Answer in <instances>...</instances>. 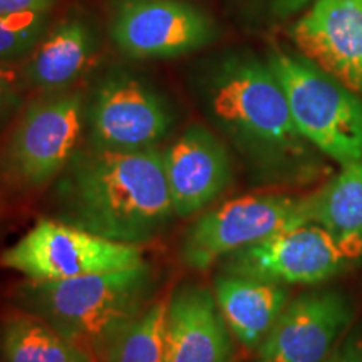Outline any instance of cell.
<instances>
[{"mask_svg":"<svg viewBox=\"0 0 362 362\" xmlns=\"http://www.w3.org/2000/svg\"><path fill=\"white\" fill-rule=\"evenodd\" d=\"M81 93H49L27 104L0 148V183L16 192L52 185L78 151L84 129Z\"/></svg>","mask_w":362,"mask_h":362,"instance_id":"4","label":"cell"},{"mask_svg":"<svg viewBox=\"0 0 362 362\" xmlns=\"http://www.w3.org/2000/svg\"><path fill=\"white\" fill-rule=\"evenodd\" d=\"M325 362H362V329L349 330Z\"/></svg>","mask_w":362,"mask_h":362,"instance_id":"22","label":"cell"},{"mask_svg":"<svg viewBox=\"0 0 362 362\" xmlns=\"http://www.w3.org/2000/svg\"><path fill=\"white\" fill-rule=\"evenodd\" d=\"M291 34L302 57L362 96V0H317Z\"/></svg>","mask_w":362,"mask_h":362,"instance_id":"12","label":"cell"},{"mask_svg":"<svg viewBox=\"0 0 362 362\" xmlns=\"http://www.w3.org/2000/svg\"><path fill=\"white\" fill-rule=\"evenodd\" d=\"M221 262L226 274L280 285L320 284L351 265L336 240L314 221L282 230Z\"/></svg>","mask_w":362,"mask_h":362,"instance_id":"9","label":"cell"},{"mask_svg":"<svg viewBox=\"0 0 362 362\" xmlns=\"http://www.w3.org/2000/svg\"><path fill=\"white\" fill-rule=\"evenodd\" d=\"M56 0H0V16L33 11H49Z\"/></svg>","mask_w":362,"mask_h":362,"instance_id":"23","label":"cell"},{"mask_svg":"<svg viewBox=\"0 0 362 362\" xmlns=\"http://www.w3.org/2000/svg\"><path fill=\"white\" fill-rule=\"evenodd\" d=\"M94 54L93 30L88 22L74 17L45 33L27 57L22 78L44 93H59L89 69Z\"/></svg>","mask_w":362,"mask_h":362,"instance_id":"16","label":"cell"},{"mask_svg":"<svg viewBox=\"0 0 362 362\" xmlns=\"http://www.w3.org/2000/svg\"><path fill=\"white\" fill-rule=\"evenodd\" d=\"M24 78L7 62H0V131L19 116L24 104Z\"/></svg>","mask_w":362,"mask_h":362,"instance_id":"21","label":"cell"},{"mask_svg":"<svg viewBox=\"0 0 362 362\" xmlns=\"http://www.w3.org/2000/svg\"><path fill=\"white\" fill-rule=\"evenodd\" d=\"M176 218H188L218 200L233 181L232 158L218 136L202 124L185 129L163 151Z\"/></svg>","mask_w":362,"mask_h":362,"instance_id":"13","label":"cell"},{"mask_svg":"<svg viewBox=\"0 0 362 362\" xmlns=\"http://www.w3.org/2000/svg\"><path fill=\"white\" fill-rule=\"evenodd\" d=\"M215 300L232 336L245 349L257 351L288 304V288L221 272L215 280Z\"/></svg>","mask_w":362,"mask_h":362,"instance_id":"15","label":"cell"},{"mask_svg":"<svg viewBox=\"0 0 362 362\" xmlns=\"http://www.w3.org/2000/svg\"><path fill=\"white\" fill-rule=\"evenodd\" d=\"M165 98L131 74H112L94 93L88 112L90 148L141 151L156 148L173 128Z\"/></svg>","mask_w":362,"mask_h":362,"instance_id":"8","label":"cell"},{"mask_svg":"<svg viewBox=\"0 0 362 362\" xmlns=\"http://www.w3.org/2000/svg\"><path fill=\"white\" fill-rule=\"evenodd\" d=\"M49 205V218L139 247L176 218L158 148L78 149L52 183Z\"/></svg>","mask_w":362,"mask_h":362,"instance_id":"2","label":"cell"},{"mask_svg":"<svg viewBox=\"0 0 362 362\" xmlns=\"http://www.w3.org/2000/svg\"><path fill=\"white\" fill-rule=\"evenodd\" d=\"M232 337L210 288H176L168 300L165 362H232Z\"/></svg>","mask_w":362,"mask_h":362,"instance_id":"14","label":"cell"},{"mask_svg":"<svg viewBox=\"0 0 362 362\" xmlns=\"http://www.w3.org/2000/svg\"><path fill=\"white\" fill-rule=\"evenodd\" d=\"M309 2L310 0H274V13L279 17H287Z\"/></svg>","mask_w":362,"mask_h":362,"instance_id":"24","label":"cell"},{"mask_svg":"<svg viewBox=\"0 0 362 362\" xmlns=\"http://www.w3.org/2000/svg\"><path fill=\"white\" fill-rule=\"evenodd\" d=\"M310 220L327 230L351 262L362 259V161L349 163L309 194Z\"/></svg>","mask_w":362,"mask_h":362,"instance_id":"17","label":"cell"},{"mask_svg":"<svg viewBox=\"0 0 362 362\" xmlns=\"http://www.w3.org/2000/svg\"><path fill=\"white\" fill-rule=\"evenodd\" d=\"M168 302H153L112 339L106 362H165Z\"/></svg>","mask_w":362,"mask_h":362,"instance_id":"19","label":"cell"},{"mask_svg":"<svg viewBox=\"0 0 362 362\" xmlns=\"http://www.w3.org/2000/svg\"><path fill=\"white\" fill-rule=\"evenodd\" d=\"M310 221L309 197L259 193L233 198L188 226L180 242V260L193 270H208L242 248Z\"/></svg>","mask_w":362,"mask_h":362,"instance_id":"6","label":"cell"},{"mask_svg":"<svg viewBox=\"0 0 362 362\" xmlns=\"http://www.w3.org/2000/svg\"><path fill=\"white\" fill-rule=\"evenodd\" d=\"M111 35L133 59H171L214 42L216 27L205 12L180 0H119Z\"/></svg>","mask_w":362,"mask_h":362,"instance_id":"10","label":"cell"},{"mask_svg":"<svg viewBox=\"0 0 362 362\" xmlns=\"http://www.w3.org/2000/svg\"><path fill=\"white\" fill-rule=\"evenodd\" d=\"M0 362H96L52 325L16 309L0 322Z\"/></svg>","mask_w":362,"mask_h":362,"instance_id":"18","label":"cell"},{"mask_svg":"<svg viewBox=\"0 0 362 362\" xmlns=\"http://www.w3.org/2000/svg\"><path fill=\"white\" fill-rule=\"evenodd\" d=\"M269 66L307 141L341 166L362 161V99L307 59L275 51Z\"/></svg>","mask_w":362,"mask_h":362,"instance_id":"5","label":"cell"},{"mask_svg":"<svg viewBox=\"0 0 362 362\" xmlns=\"http://www.w3.org/2000/svg\"><path fill=\"white\" fill-rule=\"evenodd\" d=\"M155 270L144 264L66 280H24L12 293L16 309L52 325L94 356L149 305Z\"/></svg>","mask_w":362,"mask_h":362,"instance_id":"3","label":"cell"},{"mask_svg":"<svg viewBox=\"0 0 362 362\" xmlns=\"http://www.w3.org/2000/svg\"><path fill=\"white\" fill-rule=\"evenodd\" d=\"M354 319V305L346 293H302L288 300L260 344L259 362H325L349 332Z\"/></svg>","mask_w":362,"mask_h":362,"instance_id":"11","label":"cell"},{"mask_svg":"<svg viewBox=\"0 0 362 362\" xmlns=\"http://www.w3.org/2000/svg\"><path fill=\"white\" fill-rule=\"evenodd\" d=\"M139 245L115 242L54 218H42L0 253V265L27 280H66L144 264Z\"/></svg>","mask_w":362,"mask_h":362,"instance_id":"7","label":"cell"},{"mask_svg":"<svg viewBox=\"0 0 362 362\" xmlns=\"http://www.w3.org/2000/svg\"><path fill=\"white\" fill-rule=\"evenodd\" d=\"M206 116L233 144L253 183L298 185L322 166L297 129L282 84L259 59H225L198 84Z\"/></svg>","mask_w":362,"mask_h":362,"instance_id":"1","label":"cell"},{"mask_svg":"<svg viewBox=\"0 0 362 362\" xmlns=\"http://www.w3.org/2000/svg\"><path fill=\"white\" fill-rule=\"evenodd\" d=\"M47 33V11L0 16V62L29 56Z\"/></svg>","mask_w":362,"mask_h":362,"instance_id":"20","label":"cell"}]
</instances>
